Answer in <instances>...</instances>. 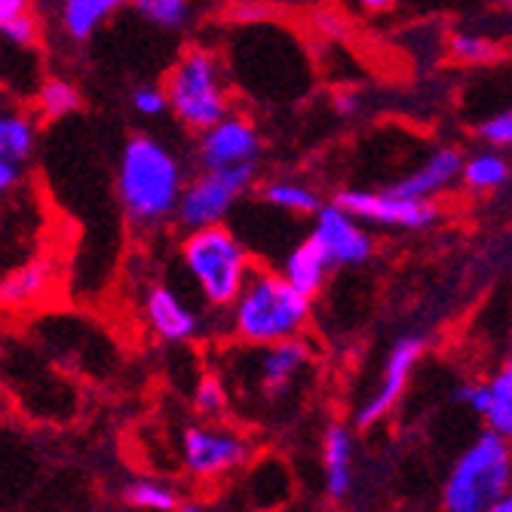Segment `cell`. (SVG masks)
Listing matches in <instances>:
<instances>
[{"label":"cell","mask_w":512,"mask_h":512,"mask_svg":"<svg viewBox=\"0 0 512 512\" xmlns=\"http://www.w3.org/2000/svg\"><path fill=\"white\" fill-rule=\"evenodd\" d=\"M460 181L467 184L470 191H479V194L497 191L509 181V163L497 151H482L470 160H463Z\"/></svg>","instance_id":"cell-23"},{"label":"cell","mask_w":512,"mask_h":512,"mask_svg":"<svg viewBox=\"0 0 512 512\" xmlns=\"http://www.w3.org/2000/svg\"><path fill=\"white\" fill-rule=\"evenodd\" d=\"M123 503L126 506H135V509H151V512H172V509H181L184 500H181V491L163 479H151V476H142V479H132L123 485L120 491Z\"/></svg>","instance_id":"cell-20"},{"label":"cell","mask_w":512,"mask_h":512,"mask_svg":"<svg viewBox=\"0 0 512 512\" xmlns=\"http://www.w3.org/2000/svg\"><path fill=\"white\" fill-rule=\"evenodd\" d=\"M249 350H252V381L264 399L286 396L310 362V350L301 338L249 347Z\"/></svg>","instance_id":"cell-12"},{"label":"cell","mask_w":512,"mask_h":512,"mask_svg":"<svg viewBox=\"0 0 512 512\" xmlns=\"http://www.w3.org/2000/svg\"><path fill=\"white\" fill-rule=\"evenodd\" d=\"M80 89L71 80L62 77H46L37 89V111L43 120H62L80 108Z\"/></svg>","instance_id":"cell-25"},{"label":"cell","mask_w":512,"mask_h":512,"mask_svg":"<svg viewBox=\"0 0 512 512\" xmlns=\"http://www.w3.org/2000/svg\"><path fill=\"white\" fill-rule=\"evenodd\" d=\"M310 295L295 289L283 270L252 267L240 295L230 304V329L246 347L301 338L310 322Z\"/></svg>","instance_id":"cell-2"},{"label":"cell","mask_w":512,"mask_h":512,"mask_svg":"<svg viewBox=\"0 0 512 512\" xmlns=\"http://www.w3.org/2000/svg\"><path fill=\"white\" fill-rule=\"evenodd\" d=\"M454 399H457L460 405H470V411H476V414L482 417L485 408H488L491 393H488V384H463V387L454 390Z\"/></svg>","instance_id":"cell-31"},{"label":"cell","mask_w":512,"mask_h":512,"mask_svg":"<svg viewBox=\"0 0 512 512\" xmlns=\"http://www.w3.org/2000/svg\"><path fill=\"white\" fill-rule=\"evenodd\" d=\"M163 89L175 120L194 132H203L230 114L221 59L212 50H206V46L184 50L178 62L169 68Z\"/></svg>","instance_id":"cell-5"},{"label":"cell","mask_w":512,"mask_h":512,"mask_svg":"<svg viewBox=\"0 0 512 512\" xmlns=\"http://www.w3.org/2000/svg\"><path fill=\"white\" fill-rule=\"evenodd\" d=\"M488 393H491V399L482 414L488 421V430H494L512 442V368L509 365H503L488 381Z\"/></svg>","instance_id":"cell-24"},{"label":"cell","mask_w":512,"mask_h":512,"mask_svg":"<svg viewBox=\"0 0 512 512\" xmlns=\"http://www.w3.org/2000/svg\"><path fill=\"white\" fill-rule=\"evenodd\" d=\"M19 181H22V163H13V160L0 157V197L10 194Z\"/></svg>","instance_id":"cell-32"},{"label":"cell","mask_w":512,"mask_h":512,"mask_svg":"<svg viewBox=\"0 0 512 512\" xmlns=\"http://www.w3.org/2000/svg\"><path fill=\"white\" fill-rule=\"evenodd\" d=\"M37 145V126L28 114L10 111L0 105V157L25 163L34 154Z\"/></svg>","instance_id":"cell-19"},{"label":"cell","mask_w":512,"mask_h":512,"mask_svg":"<svg viewBox=\"0 0 512 512\" xmlns=\"http://www.w3.org/2000/svg\"><path fill=\"white\" fill-rule=\"evenodd\" d=\"M53 279H56V264L50 258H34L0 279V304L25 307L31 301H40L50 292Z\"/></svg>","instance_id":"cell-16"},{"label":"cell","mask_w":512,"mask_h":512,"mask_svg":"<svg viewBox=\"0 0 512 512\" xmlns=\"http://www.w3.org/2000/svg\"><path fill=\"white\" fill-rule=\"evenodd\" d=\"M491 512H512V488H509V491L494 503V509H491Z\"/></svg>","instance_id":"cell-36"},{"label":"cell","mask_w":512,"mask_h":512,"mask_svg":"<svg viewBox=\"0 0 512 512\" xmlns=\"http://www.w3.org/2000/svg\"><path fill=\"white\" fill-rule=\"evenodd\" d=\"M261 135L249 117L227 114L215 126L200 132L197 160L200 169H230L243 163H258Z\"/></svg>","instance_id":"cell-11"},{"label":"cell","mask_w":512,"mask_h":512,"mask_svg":"<svg viewBox=\"0 0 512 512\" xmlns=\"http://www.w3.org/2000/svg\"><path fill=\"white\" fill-rule=\"evenodd\" d=\"M479 135L491 148H512V108L509 111H500L494 117H488L482 126H479Z\"/></svg>","instance_id":"cell-30"},{"label":"cell","mask_w":512,"mask_h":512,"mask_svg":"<svg viewBox=\"0 0 512 512\" xmlns=\"http://www.w3.org/2000/svg\"><path fill=\"white\" fill-rule=\"evenodd\" d=\"M258 163H243L230 169H200L197 178L184 181L175 221L181 230H197L209 224H221L234 206L243 200V194L252 188Z\"/></svg>","instance_id":"cell-6"},{"label":"cell","mask_w":512,"mask_h":512,"mask_svg":"<svg viewBox=\"0 0 512 512\" xmlns=\"http://www.w3.org/2000/svg\"><path fill=\"white\" fill-rule=\"evenodd\" d=\"M341 209L356 215L359 221H371L378 227H396V230H424L439 218V209L433 200H408L387 191H341L335 197Z\"/></svg>","instance_id":"cell-8"},{"label":"cell","mask_w":512,"mask_h":512,"mask_svg":"<svg viewBox=\"0 0 512 512\" xmlns=\"http://www.w3.org/2000/svg\"><path fill=\"white\" fill-rule=\"evenodd\" d=\"M506 365H509V368H512V353H509V359H506Z\"/></svg>","instance_id":"cell-38"},{"label":"cell","mask_w":512,"mask_h":512,"mask_svg":"<svg viewBox=\"0 0 512 512\" xmlns=\"http://www.w3.org/2000/svg\"><path fill=\"white\" fill-rule=\"evenodd\" d=\"M322 479L329 500H347L356 479V448L353 433L344 424H332L322 433Z\"/></svg>","instance_id":"cell-15"},{"label":"cell","mask_w":512,"mask_h":512,"mask_svg":"<svg viewBox=\"0 0 512 512\" xmlns=\"http://www.w3.org/2000/svg\"><path fill=\"white\" fill-rule=\"evenodd\" d=\"M512 488V442L494 430L476 436L460 451L442 485L448 512H491Z\"/></svg>","instance_id":"cell-3"},{"label":"cell","mask_w":512,"mask_h":512,"mask_svg":"<svg viewBox=\"0 0 512 512\" xmlns=\"http://www.w3.org/2000/svg\"><path fill=\"white\" fill-rule=\"evenodd\" d=\"M132 108L135 114H142V117H163L169 111V99H166V89L160 86H138L132 89Z\"/></svg>","instance_id":"cell-29"},{"label":"cell","mask_w":512,"mask_h":512,"mask_svg":"<svg viewBox=\"0 0 512 512\" xmlns=\"http://www.w3.org/2000/svg\"><path fill=\"white\" fill-rule=\"evenodd\" d=\"M129 0H59V22L71 40H89Z\"/></svg>","instance_id":"cell-18"},{"label":"cell","mask_w":512,"mask_h":512,"mask_svg":"<svg viewBox=\"0 0 512 512\" xmlns=\"http://www.w3.org/2000/svg\"><path fill=\"white\" fill-rule=\"evenodd\" d=\"M365 10H390L396 0H359Z\"/></svg>","instance_id":"cell-35"},{"label":"cell","mask_w":512,"mask_h":512,"mask_svg":"<svg viewBox=\"0 0 512 512\" xmlns=\"http://www.w3.org/2000/svg\"><path fill=\"white\" fill-rule=\"evenodd\" d=\"M181 261L212 307H230L252 270L249 249L224 224L184 230Z\"/></svg>","instance_id":"cell-4"},{"label":"cell","mask_w":512,"mask_h":512,"mask_svg":"<svg viewBox=\"0 0 512 512\" xmlns=\"http://www.w3.org/2000/svg\"><path fill=\"white\" fill-rule=\"evenodd\" d=\"M335 108H338V114H356V108H359V102H356V96L353 92H344V96H338L335 99Z\"/></svg>","instance_id":"cell-34"},{"label":"cell","mask_w":512,"mask_h":512,"mask_svg":"<svg viewBox=\"0 0 512 512\" xmlns=\"http://www.w3.org/2000/svg\"><path fill=\"white\" fill-rule=\"evenodd\" d=\"M500 4H506V7H509V10H512V0H500Z\"/></svg>","instance_id":"cell-37"},{"label":"cell","mask_w":512,"mask_h":512,"mask_svg":"<svg viewBox=\"0 0 512 512\" xmlns=\"http://www.w3.org/2000/svg\"><path fill=\"white\" fill-rule=\"evenodd\" d=\"M194 405H197V411L200 414H206V417H215V414H221L224 411V405H227V390H224V384L218 381V378H203L200 384H197V393H194Z\"/></svg>","instance_id":"cell-28"},{"label":"cell","mask_w":512,"mask_h":512,"mask_svg":"<svg viewBox=\"0 0 512 512\" xmlns=\"http://www.w3.org/2000/svg\"><path fill=\"white\" fill-rule=\"evenodd\" d=\"M329 270H332V264H329V258H325V252L316 246L313 237H307L304 243H298L286 255V261H283V276L289 279L295 289H301L310 298L319 295V289L325 286V276H329Z\"/></svg>","instance_id":"cell-17"},{"label":"cell","mask_w":512,"mask_h":512,"mask_svg":"<svg viewBox=\"0 0 512 512\" xmlns=\"http://www.w3.org/2000/svg\"><path fill=\"white\" fill-rule=\"evenodd\" d=\"M448 53L457 59V62H467V65H485L491 59H497V46L479 34H467V31H460L451 37L448 43Z\"/></svg>","instance_id":"cell-26"},{"label":"cell","mask_w":512,"mask_h":512,"mask_svg":"<svg viewBox=\"0 0 512 512\" xmlns=\"http://www.w3.org/2000/svg\"><path fill=\"white\" fill-rule=\"evenodd\" d=\"M460 169H463L460 151L457 148H439L436 154H430V160L424 166H417L411 175L396 181L390 191L396 197H408V200H433V197L445 194L460 178Z\"/></svg>","instance_id":"cell-14"},{"label":"cell","mask_w":512,"mask_h":512,"mask_svg":"<svg viewBox=\"0 0 512 512\" xmlns=\"http://www.w3.org/2000/svg\"><path fill=\"white\" fill-rule=\"evenodd\" d=\"M184 172L169 145L154 135H135L117 163V200L135 227H157L175 215Z\"/></svg>","instance_id":"cell-1"},{"label":"cell","mask_w":512,"mask_h":512,"mask_svg":"<svg viewBox=\"0 0 512 512\" xmlns=\"http://www.w3.org/2000/svg\"><path fill=\"white\" fill-rule=\"evenodd\" d=\"M28 4H31V0H0V28H4L13 16L31 10Z\"/></svg>","instance_id":"cell-33"},{"label":"cell","mask_w":512,"mask_h":512,"mask_svg":"<svg viewBox=\"0 0 512 512\" xmlns=\"http://www.w3.org/2000/svg\"><path fill=\"white\" fill-rule=\"evenodd\" d=\"M0 37H4L10 46H19V50H31V46L37 43V37H40V19L31 10H25V13L13 16L4 28H0Z\"/></svg>","instance_id":"cell-27"},{"label":"cell","mask_w":512,"mask_h":512,"mask_svg":"<svg viewBox=\"0 0 512 512\" xmlns=\"http://www.w3.org/2000/svg\"><path fill=\"white\" fill-rule=\"evenodd\" d=\"M129 7L160 31H184L197 16L194 0H129Z\"/></svg>","instance_id":"cell-22"},{"label":"cell","mask_w":512,"mask_h":512,"mask_svg":"<svg viewBox=\"0 0 512 512\" xmlns=\"http://www.w3.org/2000/svg\"><path fill=\"white\" fill-rule=\"evenodd\" d=\"M181 460L184 470L194 479L215 482L234 470H240L249 460V442L227 430V427H191L181 436Z\"/></svg>","instance_id":"cell-7"},{"label":"cell","mask_w":512,"mask_h":512,"mask_svg":"<svg viewBox=\"0 0 512 512\" xmlns=\"http://www.w3.org/2000/svg\"><path fill=\"white\" fill-rule=\"evenodd\" d=\"M310 237L316 246L325 252L332 267H356L365 264L375 252V243L362 230L359 218L341 209L338 203H322L319 212L313 215V230Z\"/></svg>","instance_id":"cell-9"},{"label":"cell","mask_w":512,"mask_h":512,"mask_svg":"<svg viewBox=\"0 0 512 512\" xmlns=\"http://www.w3.org/2000/svg\"><path fill=\"white\" fill-rule=\"evenodd\" d=\"M264 203L279 212H289V215H316L322 206V197L304 181L276 178V181L264 184Z\"/></svg>","instance_id":"cell-21"},{"label":"cell","mask_w":512,"mask_h":512,"mask_svg":"<svg viewBox=\"0 0 512 512\" xmlns=\"http://www.w3.org/2000/svg\"><path fill=\"white\" fill-rule=\"evenodd\" d=\"M145 319L154 335H160L169 344H184L200 335V313L184 304L181 295L169 286H157L148 292Z\"/></svg>","instance_id":"cell-13"},{"label":"cell","mask_w":512,"mask_h":512,"mask_svg":"<svg viewBox=\"0 0 512 512\" xmlns=\"http://www.w3.org/2000/svg\"><path fill=\"white\" fill-rule=\"evenodd\" d=\"M424 350H427V341L421 335H405L390 347L387 362H384V375H381V387L375 390V396H368L362 402V408L356 411V427L368 430V427L381 424L384 417L399 405L411 371L417 362H421Z\"/></svg>","instance_id":"cell-10"}]
</instances>
